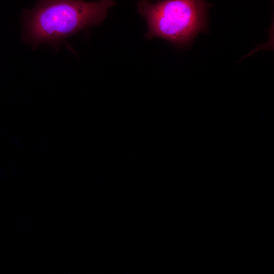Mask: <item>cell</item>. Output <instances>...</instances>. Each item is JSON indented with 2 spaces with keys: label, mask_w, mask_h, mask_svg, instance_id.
Returning <instances> with one entry per match:
<instances>
[{
  "label": "cell",
  "mask_w": 274,
  "mask_h": 274,
  "mask_svg": "<svg viewBox=\"0 0 274 274\" xmlns=\"http://www.w3.org/2000/svg\"><path fill=\"white\" fill-rule=\"evenodd\" d=\"M114 0H39L22 16L23 42L35 48L56 47L68 37L96 26L105 19Z\"/></svg>",
  "instance_id": "cell-1"
},
{
  "label": "cell",
  "mask_w": 274,
  "mask_h": 274,
  "mask_svg": "<svg viewBox=\"0 0 274 274\" xmlns=\"http://www.w3.org/2000/svg\"><path fill=\"white\" fill-rule=\"evenodd\" d=\"M139 13L147 24L146 37L165 40L179 48L189 47L208 28V5L204 0H141Z\"/></svg>",
  "instance_id": "cell-2"
}]
</instances>
